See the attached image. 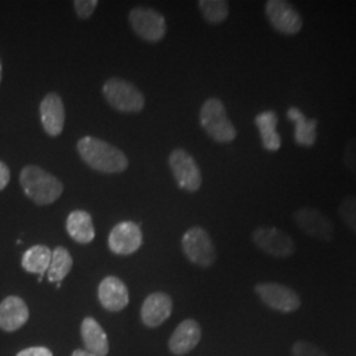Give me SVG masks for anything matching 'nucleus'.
Instances as JSON below:
<instances>
[{"mask_svg":"<svg viewBox=\"0 0 356 356\" xmlns=\"http://www.w3.org/2000/svg\"><path fill=\"white\" fill-rule=\"evenodd\" d=\"M81 159L92 169L102 173H120L128 168V159L119 148L94 136H85L76 143Z\"/></svg>","mask_w":356,"mask_h":356,"instance_id":"f257e3e1","label":"nucleus"},{"mask_svg":"<svg viewBox=\"0 0 356 356\" xmlns=\"http://www.w3.org/2000/svg\"><path fill=\"white\" fill-rule=\"evenodd\" d=\"M20 185L26 197L40 206L56 202L64 191V184L58 178L36 165L23 168Z\"/></svg>","mask_w":356,"mask_h":356,"instance_id":"f03ea898","label":"nucleus"},{"mask_svg":"<svg viewBox=\"0 0 356 356\" xmlns=\"http://www.w3.org/2000/svg\"><path fill=\"white\" fill-rule=\"evenodd\" d=\"M200 123L209 138L219 144L232 143L238 136L236 128L227 116L226 106L218 98L204 101L200 111Z\"/></svg>","mask_w":356,"mask_h":356,"instance_id":"7ed1b4c3","label":"nucleus"},{"mask_svg":"<svg viewBox=\"0 0 356 356\" xmlns=\"http://www.w3.org/2000/svg\"><path fill=\"white\" fill-rule=\"evenodd\" d=\"M107 103L120 113H140L145 106L144 95L135 85L120 78H110L103 85Z\"/></svg>","mask_w":356,"mask_h":356,"instance_id":"20e7f679","label":"nucleus"},{"mask_svg":"<svg viewBox=\"0 0 356 356\" xmlns=\"http://www.w3.org/2000/svg\"><path fill=\"white\" fill-rule=\"evenodd\" d=\"M254 293L264 305L282 314L297 312L302 304L300 294L294 289L273 281L256 284Z\"/></svg>","mask_w":356,"mask_h":356,"instance_id":"39448f33","label":"nucleus"},{"mask_svg":"<svg viewBox=\"0 0 356 356\" xmlns=\"http://www.w3.org/2000/svg\"><path fill=\"white\" fill-rule=\"evenodd\" d=\"M182 251L198 267H211L216 260V245L206 229L194 226L182 236Z\"/></svg>","mask_w":356,"mask_h":356,"instance_id":"423d86ee","label":"nucleus"},{"mask_svg":"<svg viewBox=\"0 0 356 356\" xmlns=\"http://www.w3.org/2000/svg\"><path fill=\"white\" fill-rule=\"evenodd\" d=\"M251 239L261 252L275 259H288L296 252V243L292 236L275 226L254 229Z\"/></svg>","mask_w":356,"mask_h":356,"instance_id":"0eeeda50","label":"nucleus"},{"mask_svg":"<svg viewBox=\"0 0 356 356\" xmlns=\"http://www.w3.org/2000/svg\"><path fill=\"white\" fill-rule=\"evenodd\" d=\"M293 220L307 236L330 243L335 236V227L330 218L313 206H302L293 214Z\"/></svg>","mask_w":356,"mask_h":356,"instance_id":"6e6552de","label":"nucleus"},{"mask_svg":"<svg viewBox=\"0 0 356 356\" xmlns=\"http://www.w3.org/2000/svg\"><path fill=\"white\" fill-rule=\"evenodd\" d=\"M266 16L270 26L284 36H294L300 33L304 26L301 13L285 0H268Z\"/></svg>","mask_w":356,"mask_h":356,"instance_id":"1a4fd4ad","label":"nucleus"},{"mask_svg":"<svg viewBox=\"0 0 356 356\" xmlns=\"http://www.w3.org/2000/svg\"><path fill=\"white\" fill-rule=\"evenodd\" d=\"M169 166L181 189L191 193L201 189L202 173L191 153L181 148L175 149L169 156Z\"/></svg>","mask_w":356,"mask_h":356,"instance_id":"9d476101","label":"nucleus"},{"mask_svg":"<svg viewBox=\"0 0 356 356\" xmlns=\"http://www.w3.org/2000/svg\"><path fill=\"white\" fill-rule=\"evenodd\" d=\"M128 20L134 32L148 42H157L165 36V19L152 8L136 7L129 13Z\"/></svg>","mask_w":356,"mask_h":356,"instance_id":"9b49d317","label":"nucleus"},{"mask_svg":"<svg viewBox=\"0 0 356 356\" xmlns=\"http://www.w3.org/2000/svg\"><path fill=\"white\" fill-rule=\"evenodd\" d=\"M143 244V232L139 225L131 220L120 222L108 235V248L116 254H135Z\"/></svg>","mask_w":356,"mask_h":356,"instance_id":"f8f14e48","label":"nucleus"},{"mask_svg":"<svg viewBox=\"0 0 356 356\" xmlns=\"http://www.w3.org/2000/svg\"><path fill=\"white\" fill-rule=\"evenodd\" d=\"M40 116L44 131L51 136H60L65 127V106L57 92H49L40 103Z\"/></svg>","mask_w":356,"mask_h":356,"instance_id":"ddd939ff","label":"nucleus"},{"mask_svg":"<svg viewBox=\"0 0 356 356\" xmlns=\"http://www.w3.org/2000/svg\"><path fill=\"white\" fill-rule=\"evenodd\" d=\"M202 338V330L197 321L185 319L173 331L169 339V350L173 355L182 356L193 351Z\"/></svg>","mask_w":356,"mask_h":356,"instance_id":"4468645a","label":"nucleus"},{"mask_svg":"<svg viewBox=\"0 0 356 356\" xmlns=\"http://www.w3.org/2000/svg\"><path fill=\"white\" fill-rule=\"evenodd\" d=\"M172 310L173 302L166 293H152L143 302L141 321L147 327H159L170 317Z\"/></svg>","mask_w":356,"mask_h":356,"instance_id":"2eb2a0df","label":"nucleus"},{"mask_svg":"<svg viewBox=\"0 0 356 356\" xmlns=\"http://www.w3.org/2000/svg\"><path fill=\"white\" fill-rule=\"evenodd\" d=\"M98 298L101 305L108 312H120L129 302V293L126 284L120 279L108 276L98 286Z\"/></svg>","mask_w":356,"mask_h":356,"instance_id":"dca6fc26","label":"nucleus"},{"mask_svg":"<svg viewBox=\"0 0 356 356\" xmlns=\"http://www.w3.org/2000/svg\"><path fill=\"white\" fill-rule=\"evenodd\" d=\"M29 318L26 302L16 296L4 298L0 304V329L7 332L19 330Z\"/></svg>","mask_w":356,"mask_h":356,"instance_id":"f3484780","label":"nucleus"},{"mask_svg":"<svg viewBox=\"0 0 356 356\" xmlns=\"http://www.w3.org/2000/svg\"><path fill=\"white\" fill-rule=\"evenodd\" d=\"M81 337L86 351L95 356H106L108 354L110 346L107 334L97 319L86 317L81 325Z\"/></svg>","mask_w":356,"mask_h":356,"instance_id":"a211bd4d","label":"nucleus"},{"mask_svg":"<svg viewBox=\"0 0 356 356\" xmlns=\"http://www.w3.org/2000/svg\"><path fill=\"white\" fill-rule=\"evenodd\" d=\"M286 116L296 126L294 140L297 145L306 148L313 147L317 140V119H307L305 115L302 114V111L297 107H291L286 113Z\"/></svg>","mask_w":356,"mask_h":356,"instance_id":"6ab92c4d","label":"nucleus"},{"mask_svg":"<svg viewBox=\"0 0 356 356\" xmlns=\"http://www.w3.org/2000/svg\"><path fill=\"white\" fill-rule=\"evenodd\" d=\"M277 123H279V115L273 110L263 111L256 115L254 118V124L260 132L263 147L269 152H276L280 149L281 138L276 131Z\"/></svg>","mask_w":356,"mask_h":356,"instance_id":"aec40b11","label":"nucleus"},{"mask_svg":"<svg viewBox=\"0 0 356 356\" xmlns=\"http://www.w3.org/2000/svg\"><path fill=\"white\" fill-rule=\"evenodd\" d=\"M66 231L73 241L81 244L91 243L95 238L92 219L85 210H74L69 214L66 219Z\"/></svg>","mask_w":356,"mask_h":356,"instance_id":"412c9836","label":"nucleus"},{"mask_svg":"<svg viewBox=\"0 0 356 356\" xmlns=\"http://www.w3.org/2000/svg\"><path fill=\"white\" fill-rule=\"evenodd\" d=\"M51 260V251L47 245H33L26 250L23 254L22 266L29 273L40 275V281L49 269Z\"/></svg>","mask_w":356,"mask_h":356,"instance_id":"4be33fe9","label":"nucleus"},{"mask_svg":"<svg viewBox=\"0 0 356 356\" xmlns=\"http://www.w3.org/2000/svg\"><path fill=\"white\" fill-rule=\"evenodd\" d=\"M73 268L72 254L65 247H57L51 251V266L48 269V280L61 282L70 273Z\"/></svg>","mask_w":356,"mask_h":356,"instance_id":"5701e85b","label":"nucleus"},{"mask_svg":"<svg viewBox=\"0 0 356 356\" xmlns=\"http://www.w3.org/2000/svg\"><path fill=\"white\" fill-rule=\"evenodd\" d=\"M198 7L204 20L210 24H220L229 17V6L225 0H201Z\"/></svg>","mask_w":356,"mask_h":356,"instance_id":"b1692460","label":"nucleus"},{"mask_svg":"<svg viewBox=\"0 0 356 356\" xmlns=\"http://www.w3.org/2000/svg\"><path fill=\"white\" fill-rule=\"evenodd\" d=\"M338 213L344 225L356 234V195H347L338 207Z\"/></svg>","mask_w":356,"mask_h":356,"instance_id":"393cba45","label":"nucleus"},{"mask_svg":"<svg viewBox=\"0 0 356 356\" xmlns=\"http://www.w3.org/2000/svg\"><path fill=\"white\" fill-rule=\"evenodd\" d=\"M292 356H329L317 344L310 343L307 341H297L291 348Z\"/></svg>","mask_w":356,"mask_h":356,"instance_id":"a878e982","label":"nucleus"},{"mask_svg":"<svg viewBox=\"0 0 356 356\" xmlns=\"http://www.w3.org/2000/svg\"><path fill=\"white\" fill-rule=\"evenodd\" d=\"M344 166L347 170L356 178V138H353L346 143L343 152Z\"/></svg>","mask_w":356,"mask_h":356,"instance_id":"bb28decb","label":"nucleus"},{"mask_svg":"<svg viewBox=\"0 0 356 356\" xmlns=\"http://www.w3.org/2000/svg\"><path fill=\"white\" fill-rule=\"evenodd\" d=\"M76 16L79 19H89L92 13L95 11L98 1L97 0H76L73 1Z\"/></svg>","mask_w":356,"mask_h":356,"instance_id":"cd10ccee","label":"nucleus"},{"mask_svg":"<svg viewBox=\"0 0 356 356\" xmlns=\"http://www.w3.org/2000/svg\"><path fill=\"white\" fill-rule=\"evenodd\" d=\"M16 356H53V354L47 347H29L20 351Z\"/></svg>","mask_w":356,"mask_h":356,"instance_id":"c85d7f7f","label":"nucleus"},{"mask_svg":"<svg viewBox=\"0 0 356 356\" xmlns=\"http://www.w3.org/2000/svg\"><path fill=\"white\" fill-rule=\"evenodd\" d=\"M10 178H11V173H10L8 166L0 161V191L7 188V185L10 182Z\"/></svg>","mask_w":356,"mask_h":356,"instance_id":"c756f323","label":"nucleus"},{"mask_svg":"<svg viewBox=\"0 0 356 356\" xmlns=\"http://www.w3.org/2000/svg\"><path fill=\"white\" fill-rule=\"evenodd\" d=\"M72 356H95L92 355V354H90L89 351H86V350H76L74 353H73V355Z\"/></svg>","mask_w":356,"mask_h":356,"instance_id":"7c9ffc66","label":"nucleus"},{"mask_svg":"<svg viewBox=\"0 0 356 356\" xmlns=\"http://www.w3.org/2000/svg\"><path fill=\"white\" fill-rule=\"evenodd\" d=\"M1 76H3V70H1V63H0V82H1Z\"/></svg>","mask_w":356,"mask_h":356,"instance_id":"2f4dec72","label":"nucleus"}]
</instances>
